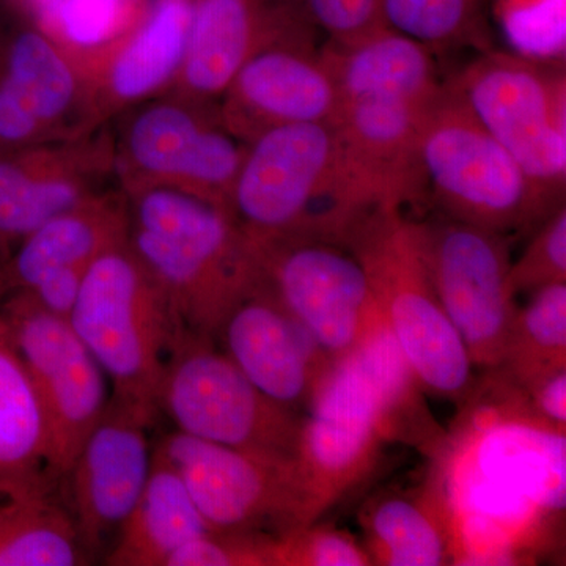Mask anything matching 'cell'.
I'll use <instances>...</instances> for the list:
<instances>
[{
    "label": "cell",
    "instance_id": "836d02e7",
    "mask_svg": "<svg viewBox=\"0 0 566 566\" xmlns=\"http://www.w3.org/2000/svg\"><path fill=\"white\" fill-rule=\"evenodd\" d=\"M275 545L271 535L208 531L175 551L167 566H275Z\"/></svg>",
    "mask_w": 566,
    "mask_h": 566
},
{
    "label": "cell",
    "instance_id": "277c9868",
    "mask_svg": "<svg viewBox=\"0 0 566 566\" xmlns=\"http://www.w3.org/2000/svg\"><path fill=\"white\" fill-rule=\"evenodd\" d=\"M342 244L363 264L382 323L423 392L468 405L475 365L434 292L415 219L400 208H375L349 227Z\"/></svg>",
    "mask_w": 566,
    "mask_h": 566
},
{
    "label": "cell",
    "instance_id": "4fadbf2b",
    "mask_svg": "<svg viewBox=\"0 0 566 566\" xmlns=\"http://www.w3.org/2000/svg\"><path fill=\"white\" fill-rule=\"evenodd\" d=\"M253 248L264 289L333 363L385 324L363 264L344 244L285 240Z\"/></svg>",
    "mask_w": 566,
    "mask_h": 566
},
{
    "label": "cell",
    "instance_id": "30bf717a",
    "mask_svg": "<svg viewBox=\"0 0 566 566\" xmlns=\"http://www.w3.org/2000/svg\"><path fill=\"white\" fill-rule=\"evenodd\" d=\"M102 125L87 74L21 0H0V151Z\"/></svg>",
    "mask_w": 566,
    "mask_h": 566
},
{
    "label": "cell",
    "instance_id": "9c48e42d",
    "mask_svg": "<svg viewBox=\"0 0 566 566\" xmlns=\"http://www.w3.org/2000/svg\"><path fill=\"white\" fill-rule=\"evenodd\" d=\"M449 82L538 185L565 197V62L493 48L476 52Z\"/></svg>",
    "mask_w": 566,
    "mask_h": 566
},
{
    "label": "cell",
    "instance_id": "603a6c76",
    "mask_svg": "<svg viewBox=\"0 0 566 566\" xmlns=\"http://www.w3.org/2000/svg\"><path fill=\"white\" fill-rule=\"evenodd\" d=\"M364 546L378 566H442L458 560L457 523L441 483L386 490L360 510Z\"/></svg>",
    "mask_w": 566,
    "mask_h": 566
},
{
    "label": "cell",
    "instance_id": "cb8c5ba5",
    "mask_svg": "<svg viewBox=\"0 0 566 566\" xmlns=\"http://www.w3.org/2000/svg\"><path fill=\"white\" fill-rule=\"evenodd\" d=\"M322 54L340 103L370 95L431 102L444 84L434 51L390 25L346 46L324 41Z\"/></svg>",
    "mask_w": 566,
    "mask_h": 566
},
{
    "label": "cell",
    "instance_id": "3957f363",
    "mask_svg": "<svg viewBox=\"0 0 566 566\" xmlns=\"http://www.w3.org/2000/svg\"><path fill=\"white\" fill-rule=\"evenodd\" d=\"M371 210L334 123L282 126L248 144L229 208L252 244H342L349 227Z\"/></svg>",
    "mask_w": 566,
    "mask_h": 566
},
{
    "label": "cell",
    "instance_id": "2e32d148",
    "mask_svg": "<svg viewBox=\"0 0 566 566\" xmlns=\"http://www.w3.org/2000/svg\"><path fill=\"white\" fill-rule=\"evenodd\" d=\"M155 417L111 397L61 485L82 546L93 562L109 551L150 476Z\"/></svg>",
    "mask_w": 566,
    "mask_h": 566
},
{
    "label": "cell",
    "instance_id": "484cf974",
    "mask_svg": "<svg viewBox=\"0 0 566 566\" xmlns=\"http://www.w3.org/2000/svg\"><path fill=\"white\" fill-rule=\"evenodd\" d=\"M210 531L180 474L153 453L147 485L104 556L111 566H167L175 551Z\"/></svg>",
    "mask_w": 566,
    "mask_h": 566
},
{
    "label": "cell",
    "instance_id": "e0dca14e",
    "mask_svg": "<svg viewBox=\"0 0 566 566\" xmlns=\"http://www.w3.org/2000/svg\"><path fill=\"white\" fill-rule=\"evenodd\" d=\"M297 0H192L188 52L169 92L218 104L245 63L275 48L319 46Z\"/></svg>",
    "mask_w": 566,
    "mask_h": 566
},
{
    "label": "cell",
    "instance_id": "d590c367",
    "mask_svg": "<svg viewBox=\"0 0 566 566\" xmlns=\"http://www.w3.org/2000/svg\"><path fill=\"white\" fill-rule=\"evenodd\" d=\"M515 389L523 397L528 419L535 422L538 430L547 434L565 436L566 368L539 376L526 386H515Z\"/></svg>",
    "mask_w": 566,
    "mask_h": 566
},
{
    "label": "cell",
    "instance_id": "7c38bea8",
    "mask_svg": "<svg viewBox=\"0 0 566 566\" xmlns=\"http://www.w3.org/2000/svg\"><path fill=\"white\" fill-rule=\"evenodd\" d=\"M191 493L210 531L281 536L308 526L294 460L245 452L175 430L155 447Z\"/></svg>",
    "mask_w": 566,
    "mask_h": 566
},
{
    "label": "cell",
    "instance_id": "6da1fadb",
    "mask_svg": "<svg viewBox=\"0 0 566 566\" xmlns=\"http://www.w3.org/2000/svg\"><path fill=\"white\" fill-rule=\"evenodd\" d=\"M423 394L385 324L331 363L305 408L297 444L308 524L356 490L390 442L430 455L441 446L446 433Z\"/></svg>",
    "mask_w": 566,
    "mask_h": 566
},
{
    "label": "cell",
    "instance_id": "7402d4cb",
    "mask_svg": "<svg viewBox=\"0 0 566 566\" xmlns=\"http://www.w3.org/2000/svg\"><path fill=\"white\" fill-rule=\"evenodd\" d=\"M128 240V200L107 189L44 222L20 241L0 264V297L28 292L52 271L91 266Z\"/></svg>",
    "mask_w": 566,
    "mask_h": 566
},
{
    "label": "cell",
    "instance_id": "d4e9b609",
    "mask_svg": "<svg viewBox=\"0 0 566 566\" xmlns=\"http://www.w3.org/2000/svg\"><path fill=\"white\" fill-rule=\"evenodd\" d=\"M54 491L40 398L0 318V499Z\"/></svg>",
    "mask_w": 566,
    "mask_h": 566
},
{
    "label": "cell",
    "instance_id": "7a4b0ae2",
    "mask_svg": "<svg viewBox=\"0 0 566 566\" xmlns=\"http://www.w3.org/2000/svg\"><path fill=\"white\" fill-rule=\"evenodd\" d=\"M128 200V244L189 333L218 337L230 312L263 285L255 248L232 214L174 189Z\"/></svg>",
    "mask_w": 566,
    "mask_h": 566
},
{
    "label": "cell",
    "instance_id": "52a82bcc",
    "mask_svg": "<svg viewBox=\"0 0 566 566\" xmlns=\"http://www.w3.org/2000/svg\"><path fill=\"white\" fill-rule=\"evenodd\" d=\"M109 125L123 192L174 189L229 211L248 145L223 128L218 104L167 92Z\"/></svg>",
    "mask_w": 566,
    "mask_h": 566
},
{
    "label": "cell",
    "instance_id": "83f0119b",
    "mask_svg": "<svg viewBox=\"0 0 566 566\" xmlns=\"http://www.w3.org/2000/svg\"><path fill=\"white\" fill-rule=\"evenodd\" d=\"M150 7L151 0H54L33 14L88 77Z\"/></svg>",
    "mask_w": 566,
    "mask_h": 566
},
{
    "label": "cell",
    "instance_id": "ffe728a7",
    "mask_svg": "<svg viewBox=\"0 0 566 566\" xmlns=\"http://www.w3.org/2000/svg\"><path fill=\"white\" fill-rule=\"evenodd\" d=\"M216 344L256 389L297 412L333 363L263 285L230 312Z\"/></svg>",
    "mask_w": 566,
    "mask_h": 566
},
{
    "label": "cell",
    "instance_id": "f35d334b",
    "mask_svg": "<svg viewBox=\"0 0 566 566\" xmlns=\"http://www.w3.org/2000/svg\"><path fill=\"white\" fill-rule=\"evenodd\" d=\"M3 262V255H2V252H0V264H2Z\"/></svg>",
    "mask_w": 566,
    "mask_h": 566
},
{
    "label": "cell",
    "instance_id": "4dcf8cb0",
    "mask_svg": "<svg viewBox=\"0 0 566 566\" xmlns=\"http://www.w3.org/2000/svg\"><path fill=\"white\" fill-rule=\"evenodd\" d=\"M491 13L512 52L565 62L566 0H491Z\"/></svg>",
    "mask_w": 566,
    "mask_h": 566
},
{
    "label": "cell",
    "instance_id": "1f68e13d",
    "mask_svg": "<svg viewBox=\"0 0 566 566\" xmlns=\"http://www.w3.org/2000/svg\"><path fill=\"white\" fill-rule=\"evenodd\" d=\"M566 283V208H558L532 232L520 259L510 263L509 286L513 296Z\"/></svg>",
    "mask_w": 566,
    "mask_h": 566
},
{
    "label": "cell",
    "instance_id": "d6a6232c",
    "mask_svg": "<svg viewBox=\"0 0 566 566\" xmlns=\"http://www.w3.org/2000/svg\"><path fill=\"white\" fill-rule=\"evenodd\" d=\"M356 536L319 521L277 538L275 566H371Z\"/></svg>",
    "mask_w": 566,
    "mask_h": 566
},
{
    "label": "cell",
    "instance_id": "e575fe53",
    "mask_svg": "<svg viewBox=\"0 0 566 566\" xmlns=\"http://www.w3.org/2000/svg\"><path fill=\"white\" fill-rule=\"evenodd\" d=\"M326 41L354 44L387 28L382 0H297Z\"/></svg>",
    "mask_w": 566,
    "mask_h": 566
},
{
    "label": "cell",
    "instance_id": "4316f807",
    "mask_svg": "<svg viewBox=\"0 0 566 566\" xmlns=\"http://www.w3.org/2000/svg\"><path fill=\"white\" fill-rule=\"evenodd\" d=\"M87 564L76 524L54 493L0 499V566Z\"/></svg>",
    "mask_w": 566,
    "mask_h": 566
},
{
    "label": "cell",
    "instance_id": "5bb4252c",
    "mask_svg": "<svg viewBox=\"0 0 566 566\" xmlns=\"http://www.w3.org/2000/svg\"><path fill=\"white\" fill-rule=\"evenodd\" d=\"M434 292L475 367L501 365L515 316L510 292V238L446 218L416 221Z\"/></svg>",
    "mask_w": 566,
    "mask_h": 566
},
{
    "label": "cell",
    "instance_id": "8d00e7d4",
    "mask_svg": "<svg viewBox=\"0 0 566 566\" xmlns=\"http://www.w3.org/2000/svg\"><path fill=\"white\" fill-rule=\"evenodd\" d=\"M88 268L91 266H73L52 271L25 293L31 294L33 300L51 314L69 319Z\"/></svg>",
    "mask_w": 566,
    "mask_h": 566
},
{
    "label": "cell",
    "instance_id": "44dd1931",
    "mask_svg": "<svg viewBox=\"0 0 566 566\" xmlns=\"http://www.w3.org/2000/svg\"><path fill=\"white\" fill-rule=\"evenodd\" d=\"M191 17L192 0H151L144 20L88 76L103 123L172 88L188 52Z\"/></svg>",
    "mask_w": 566,
    "mask_h": 566
},
{
    "label": "cell",
    "instance_id": "ac0fdd59",
    "mask_svg": "<svg viewBox=\"0 0 566 566\" xmlns=\"http://www.w3.org/2000/svg\"><path fill=\"white\" fill-rule=\"evenodd\" d=\"M340 96L322 46L262 52L234 74L218 102L223 128L243 144L271 129L335 123Z\"/></svg>",
    "mask_w": 566,
    "mask_h": 566
},
{
    "label": "cell",
    "instance_id": "9a60e30c",
    "mask_svg": "<svg viewBox=\"0 0 566 566\" xmlns=\"http://www.w3.org/2000/svg\"><path fill=\"white\" fill-rule=\"evenodd\" d=\"M118 188L109 123L77 136L0 151L3 259L44 222Z\"/></svg>",
    "mask_w": 566,
    "mask_h": 566
},
{
    "label": "cell",
    "instance_id": "f546056e",
    "mask_svg": "<svg viewBox=\"0 0 566 566\" xmlns=\"http://www.w3.org/2000/svg\"><path fill=\"white\" fill-rule=\"evenodd\" d=\"M387 24L442 52L493 50L491 0H382Z\"/></svg>",
    "mask_w": 566,
    "mask_h": 566
},
{
    "label": "cell",
    "instance_id": "d6986e66",
    "mask_svg": "<svg viewBox=\"0 0 566 566\" xmlns=\"http://www.w3.org/2000/svg\"><path fill=\"white\" fill-rule=\"evenodd\" d=\"M433 99L370 95L340 103L334 125L354 181L371 208L403 210L424 199L419 137Z\"/></svg>",
    "mask_w": 566,
    "mask_h": 566
},
{
    "label": "cell",
    "instance_id": "5b68a950",
    "mask_svg": "<svg viewBox=\"0 0 566 566\" xmlns=\"http://www.w3.org/2000/svg\"><path fill=\"white\" fill-rule=\"evenodd\" d=\"M424 199L446 218L510 238L532 233L565 197L538 185L444 81L419 137Z\"/></svg>",
    "mask_w": 566,
    "mask_h": 566
},
{
    "label": "cell",
    "instance_id": "8992f818",
    "mask_svg": "<svg viewBox=\"0 0 566 566\" xmlns=\"http://www.w3.org/2000/svg\"><path fill=\"white\" fill-rule=\"evenodd\" d=\"M69 322L111 382L112 398L155 417L164 370L186 329L128 240L91 264Z\"/></svg>",
    "mask_w": 566,
    "mask_h": 566
},
{
    "label": "cell",
    "instance_id": "ba28073f",
    "mask_svg": "<svg viewBox=\"0 0 566 566\" xmlns=\"http://www.w3.org/2000/svg\"><path fill=\"white\" fill-rule=\"evenodd\" d=\"M158 409L181 433L296 461L303 415L249 381L214 338L185 331L164 370Z\"/></svg>",
    "mask_w": 566,
    "mask_h": 566
},
{
    "label": "cell",
    "instance_id": "74e56055",
    "mask_svg": "<svg viewBox=\"0 0 566 566\" xmlns=\"http://www.w3.org/2000/svg\"><path fill=\"white\" fill-rule=\"evenodd\" d=\"M28 9L32 11H36L43 9V7L50 6V3L54 2V0H21Z\"/></svg>",
    "mask_w": 566,
    "mask_h": 566
},
{
    "label": "cell",
    "instance_id": "8fae6325",
    "mask_svg": "<svg viewBox=\"0 0 566 566\" xmlns=\"http://www.w3.org/2000/svg\"><path fill=\"white\" fill-rule=\"evenodd\" d=\"M0 318L39 395L48 431V472L57 490L106 412L109 381L69 319L41 307L31 294H3Z\"/></svg>",
    "mask_w": 566,
    "mask_h": 566
},
{
    "label": "cell",
    "instance_id": "f1b7e54d",
    "mask_svg": "<svg viewBox=\"0 0 566 566\" xmlns=\"http://www.w3.org/2000/svg\"><path fill=\"white\" fill-rule=\"evenodd\" d=\"M560 368H566V283L536 290L526 307L516 308L497 370L523 387Z\"/></svg>",
    "mask_w": 566,
    "mask_h": 566
}]
</instances>
